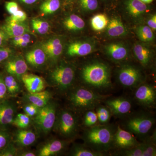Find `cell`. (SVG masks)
I'll return each instance as SVG.
<instances>
[{"label": "cell", "instance_id": "9a60e30c", "mask_svg": "<svg viewBox=\"0 0 156 156\" xmlns=\"http://www.w3.org/2000/svg\"><path fill=\"white\" fill-rule=\"evenodd\" d=\"M105 105L111 112L112 115L121 117L127 115L131 111L132 102L127 98H110L103 101Z\"/></svg>", "mask_w": 156, "mask_h": 156}, {"label": "cell", "instance_id": "7a4b0ae2", "mask_svg": "<svg viewBox=\"0 0 156 156\" xmlns=\"http://www.w3.org/2000/svg\"><path fill=\"white\" fill-rule=\"evenodd\" d=\"M116 127L108 124L96 125L86 128L83 135L85 145L93 150L106 153L112 149Z\"/></svg>", "mask_w": 156, "mask_h": 156}, {"label": "cell", "instance_id": "ee69618b", "mask_svg": "<svg viewBox=\"0 0 156 156\" xmlns=\"http://www.w3.org/2000/svg\"><path fill=\"white\" fill-rule=\"evenodd\" d=\"M16 155V150L13 147L4 148L0 152V156H13Z\"/></svg>", "mask_w": 156, "mask_h": 156}, {"label": "cell", "instance_id": "f907efd6", "mask_svg": "<svg viewBox=\"0 0 156 156\" xmlns=\"http://www.w3.org/2000/svg\"><path fill=\"white\" fill-rule=\"evenodd\" d=\"M140 1L142 2L145 3L146 4H149L152 2L154 0H140Z\"/></svg>", "mask_w": 156, "mask_h": 156}, {"label": "cell", "instance_id": "c3c4849f", "mask_svg": "<svg viewBox=\"0 0 156 156\" xmlns=\"http://www.w3.org/2000/svg\"><path fill=\"white\" fill-rule=\"evenodd\" d=\"M19 1L23 5H31L37 3L38 0H19Z\"/></svg>", "mask_w": 156, "mask_h": 156}, {"label": "cell", "instance_id": "60d3db41", "mask_svg": "<svg viewBox=\"0 0 156 156\" xmlns=\"http://www.w3.org/2000/svg\"><path fill=\"white\" fill-rule=\"evenodd\" d=\"M5 7L6 10L11 15L15 14L20 9L18 4L14 2H6L5 4Z\"/></svg>", "mask_w": 156, "mask_h": 156}, {"label": "cell", "instance_id": "7c38bea8", "mask_svg": "<svg viewBox=\"0 0 156 156\" xmlns=\"http://www.w3.org/2000/svg\"><path fill=\"white\" fill-rule=\"evenodd\" d=\"M140 143L133 134L119 126L114 135L112 149L119 151L128 149L139 145Z\"/></svg>", "mask_w": 156, "mask_h": 156}, {"label": "cell", "instance_id": "ac0fdd59", "mask_svg": "<svg viewBox=\"0 0 156 156\" xmlns=\"http://www.w3.org/2000/svg\"><path fill=\"white\" fill-rule=\"evenodd\" d=\"M1 28L8 37L11 38L20 36L25 34L30 33L28 26L24 22L14 21L9 17L6 20L5 22Z\"/></svg>", "mask_w": 156, "mask_h": 156}, {"label": "cell", "instance_id": "4fadbf2b", "mask_svg": "<svg viewBox=\"0 0 156 156\" xmlns=\"http://www.w3.org/2000/svg\"><path fill=\"white\" fill-rule=\"evenodd\" d=\"M97 44L92 39L75 41L68 46L66 54L70 57L84 56L91 54L96 49Z\"/></svg>", "mask_w": 156, "mask_h": 156}, {"label": "cell", "instance_id": "7402d4cb", "mask_svg": "<svg viewBox=\"0 0 156 156\" xmlns=\"http://www.w3.org/2000/svg\"><path fill=\"white\" fill-rule=\"evenodd\" d=\"M15 108L8 101L0 102V126L12 124L15 115Z\"/></svg>", "mask_w": 156, "mask_h": 156}, {"label": "cell", "instance_id": "d4e9b609", "mask_svg": "<svg viewBox=\"0 0 156 156\" xmlns=\"http://www.w3.org/2000/svg\"><path fill=\"white\" fill-rule=\"evenodd\" d=\"M51 98L50 92L47 91L30 93L27 95V99L30 103L39 108L45 106L49 103Z\"/></svg>", "mask_w": 156, "mask_h": 156}, {"label": "cell", "instance_id": "b9f144b4", "mask_svg": "<svg viewBox=\"0 0 156 156\" xmlns=\"http://www.w3.org/2000/svg\"><path fill=\"white\" fill-rule=\"evenodd\" d=\"M146 25L150 27L154 31L156 30V14L147 15L145 19Z\"/></svg>", "mask_w": 156, "mask_h": 156}, {"label": "cell", "instance_id": "1f68e13d", "mask_svg": "<svg viewBox=\"0 0 156 156\" xmlns=\"http://www.w3.org/2000/svg\"><path fill=\"white\" fill-rule=\"evenodd\" d=\"M31 23L34 30L40 34H45L50 30V24L46 20L34 18L32 20Z\"/></svg>", "mask_w": 156, "mask_h": 156}, {"label": "cell", "instance_id": "ffe728a7", "mask_svg": "<svg viewBox=\"0 0 156 156\" xmlns=\"http://www.w3.org/2000/svg\"><path fill=\"white\" fill-rule=\"evenodd\" d=\"M21 80L30 93L41 92L44 89V82L38 76L25 73L22 76Z\"/></svg>", "mask_w": 156, "mask_h": 156}, {"label": "cell", "instance_id": "3957f363", "mask_svg": "<svg viewBox=\"0 0 156 156\" xmlns=\"http://www.w3.org/2000/svg\"><path fill=\"white\" fill-rule=\"evenodd\" d=\"M155 122V119L152 115L140 112L130 115L122 123V128L144 141L147 139Z\"/></svg>", "mask_w": 156, "mask_h": 156}, {"label": "cell", "instance_id": "6da1fadb", "mask_svg": "<svg viewBox=\"0 0 156 156\" xmlns=\"http://www.w3.org/2000/svg\"><path fill=\"white\" fill-rule=\"evenodd\" d=\"M80 76L84 87L100 93L112 88L110 67L102 62H91L85 64L81 69Z\"/></svg>", "mask_w": 156, "mask_h": 156}, {"label": "cell", "instance_id": "d6a6232c", "mask_svg": "<svg viewBox=\"0 0 156 156\" xmlns=\"http://www.w3.org/2000/svg\"><path fill=\"white\" fill-rule=\"evenodd\" d=\"M144 142L143 141L136 146L128 149L119 151L117 155L124 156H144Z\"/></svg>", "mask_w": 156, "mask_h": 156}, {"label": "cell", "instance_id": "52a82bcc", "mask_svg": "<svg viewBox=\"0 0 156 156\" xmlns=\"http://www.w3.org/2000/svg\"><path fill=\"white\" fill-rule=\"evenodd\" d=\"M147 5L140 0H124L123 9L127 17L132 22L141 24L150 11Z\"/></svg>", "mask_w": 156, "mask_h": 156}, {"label": "cell", "instance_id": "e0dca14e", "mask_svg": "<svg viewBox=\"0 0 156 156\" xmlns=\"http://www.w3.org/2000/svg\"><path fill=\"white\" fill-rule=\"evenodd\" d=\"M5 67L10 75L18 79H21L28 69L26 62L21 56L10 57L6 62Z\"/></svg>", "mask_w": 156, "mask_h": 156}, {"label": "cell", "instance_id": "681fc988", "mask_svg": "<svg viewBox=\"0 0 156 156\" xmlns=\"http://www.w3.org/2000/svg\"><path fill=\"white\" fill-rule=\"evenodd\" d=\"M20 156H35V154L32 152H24L21 154Z\"/></svg>", "mask_w": 156, "mask_h": 156}, {"label": "cell", "instance_id": "8992f818", "mask_svg": "<svg viewBox=\"0 0 156 156\" xmlns=\"http://www.w3.org/2000/svg\"><path fill=\"white\" fill-rule=\"evenodd\" d=\"M75 70L72 66L62 62L56 66L50 73L51 82L61 91L69 89L74 80Z\"/></svg>", "mask_w": 156, "mask_h": 156}, {"label": "cell", "instance_id": "cb8c5ba5", "mask_svg": "<svg viewBox=\"0 0 156 156\" xmlns=\"http://www.w3.org/2000/svg\"><path fill=\"white\" fill-rule=\"evenodd\" d=\"M62 24L67 30L74 32L83 30L86 25L83 20L75 14H70L66 17Z\"/></svg>", "mask_w": 156, "mask_h": 156}, {"label": "cell", "instance_id": "83f0119b", "mask_svg": "<svg viewBox=\"0 0 156 156\" xmlns=\"http://www.w3.org/2000/svg\"><path fill=\"white\" fill-rule=\"evenodd\" d=\"M71 155L74 156H103L106 153L99 152L93 150L87 145L75 144L71 151Z\"/></svg>", "mask_w": 156, "mask_h": 156}, {"label": "cell", "instance_id": "9c48e42d", "mask_svg": "<svg viewBox=\"0 0 156 156\" xmlns=\"http://www.w3.org/2000/svg\"><path fill=\"white\" fill-rule=\"evenodd\" d=\"M56 124V131L63 137L69 138L75 135L78 123L71 112L62 111L58 115Z\"/></svg>", "mask_w": 156, "mask_h": 156}, {"label": "cell", "instance_id": "bcb514c9", "mask_svg": "<svg viewBox=\"0 0 156 156\" xmlns=\"http://www.w3.org/2000/svg\"><path fill=\"white\" fill-rule=\"evenodd\" d=\"M7 90L6 88L4 78L0 76V100L5 97L7 92Z\"/></svg>", "mask_w": 156, "mask_h": 156}, {"label": "cell", "instance_id": "7dc6e473", "mask_svg": "<svg viewBox=\"0 0 156 156\" xmlns=\"http://www.w3.org/2000/svg\"><path fill=\"white\" fill-rule=\"evenodd\" d=\"M9 38L0 27V47L5 46Z\"/></svg>", "mask_w": 156, "mask_h": 156}, {"label": "cell", "instance_id": "d6986e66", "mask_svg": "<svg viewBox=\"0 0 156 156\" xmlns=\"http://www.w3.org/2000/svg\"><path fill=\"white\" fill-rule=\"evenodd\" d=\"M106 29V35L109 37H121L128 33V29L119 16L117 15H113L109 20Z\"/></svg>", "mask_w": 156, "mask_h": 156}, {"label": "cell", "instance_id": "2e32d148", "mask_svg": "<svg viewBox=\"0 0 156 156\" xmlns=\"http://www.w3.org/2000/svg\"><path fill=\"white\" fill-rule=\"evenodd\" d=\"M40 47L44 50L48 58L56 61L62 54L63 43L61 38L53 37L42 42Z\"/></svg>", "mask_w": 156, "mask_h": 156}, {"label": "cell", "instance_id": "f6af8a7d", "mask_svg": "<svg viewBox=\"0 0 156 156\" xmlns=\"http://www.w3.org/2000/svg\"><path fill=\"white\" fill-rule=\"evenodd\" d=\"M8 136L5 133L0 131V151L2 150L7 145Z\"/></svg>", "mask_w": 156, "mask_h": 156}, {"label": "cell", "instance_id": "5bb4252c", "mask_svg": "<svg viewBox=\"0 0 156 156\" xmlns=\"http://www.w3.org/2000/svg\"><path fill=\"white\" fill-rule=\"evenodd\" d=\"M132 51L135 58L143 67L148 68L154 61V50L147 43L137 42L134 44Z\"/></svg>", "mask_w": 156, "mask_h": 156}, {"label": "cell", "instance_id": "e575fe53", "mask_svg": "<svg viewBox=\"0 0 156 156\" xmlns=\"http://www.w3.org/2000/svg\"><path fill=\"white\" fill-rule=\"evenodd\" d=\"M7 91L11 94L18 93L20 90L18 83L14 76L11 75L7 76L4 79Z\"/></svg>", "mask_w": 156, "mask_h": 156}, {"label": "cell", "instance_id": "836d02e7", "mask_svg": "<svg viewBox=\"0 0 156 156\" xmlns=\"http://www.w3.org/2000/svg\"><path fill=\"white\" fill-rule=\"evenodd\" d=\"M98 122L97 115L94 109L89 110L85 112L83 119V125L86 128L97 125Z\"/></svg>", "mask_w": 156, "mask_h": 156}, {"label": "cell", "instance_id": "8fae6325", "mask_svg": "<svg viewBox=\"0 0 156 156\" xmlns=\"http://www.w3.org/2000/svg\"><path fill=\"white\" fill-rule=\"evenodd\" d=\"M104 51L109 59L116 63L126 62L130 57L129 48L123 42H112L108 44L105 46Z\"/></svg>", "mask_w": 156, "mask_h": 156}, {"label": "cell", "instance_id": "4dcf8cb0", "mask_svg": "<svg viewBox=\"0 0 156 156\" xmlns=\"http://www.w3.org/2000/svg\"><path fill=\"white\" fill-rule=\"evenodd\" d=\"M108 19L105 14H98L91 18L90 23L93 30L101 31L106 28L108 23Z\"/></svg>", "mask_w": 156, "mask_h": 156}, {"label": "cell", "instance_id": "f546056e", "mask_svg": "<svg viewBox=\"0 0 156 156\" xmlns=\"http://www.w3.org/2000/svg\"><path fill=\"white\" fill-rule=\"evenodd\" d=\"M95 112L97 115L98 121L100 125L108 124L111 118L112 113L106 105L99 104L95 107Z\"/></svg>", "mask_w": 156, "mask_h": 156}, {"label": "cell", "instance_id": "f1b7e54d", "mask_svg": "<svg viewBox=\"0 0 156 156\" xmlns=\"http://www.w3.org/2000/svg\"><path fill=\"white\" fill-rule=\"evenodd\" d=\"M61 6L60 0H45L41 4L40 11L45 15L54 14Z\"/></svg>", "mask_w": 156, "mask_h": 156}, {"label": "cell", "instance_id": "74e56055", "mask_svg": "<svg viewBox=\"0 0 156 156\" xmlns=\"http://www.w3.org/2000/svg\"><path fill=\"white\" fill-rule=\"evenodd\" d=\"M13 53V50L11 48L5 46L0 47V63L9 59Z\"/></svg>", "mask_w": 156, "mask_h": 156}, {"label": "cell", "instance_id": "4316f807", "mask_svg": "<svg viewBox=\"0 0 156 156\" xmlns=\"http://www.w3.org/2000/svg\"><path fill=\"white\" fill-rule=\"evenodd\" d=\"M36 139L35 134L30 131L20 130L15 136V142L22 146H27L33 144Z\"/></svg>", "mask_w": 156, "mask_h": 156}, {"label": "cell", "instance_id": "30bf717a", "mask_svg": "<svg viewBox=\"0 0 156 156\" xmlns=\"http://www.w3.org/2000/svg\"><path fill=\"white\" fill-rule=\"evenodd\" d=\"M135 89L134 97L137 103L147 108L155 106L156 92L154 86L144 83Z\"/></svg>", "mask_w": 156, "mask_h": 156}, {"label": "cell", "instance_id": "277c9868", "mask_svg": "<svg viewBox=\"0 0 156 156\" xmlns=\"http://www.w3.org/2000/svg\"><path fill=\"white\" fill-rule=\"evenodd\" d=\"M107 98L106 95L84 86L73 91L70 94L69 100L73 107L86 112L95 109V107Z\"/></svg>", "mask_w": 156, "mask_h": 156}, {"label": "cell", "instance_id": "603a6c76", "mask_svg": "<svg viewBox=\"0 0 156 156\" xmlns=\"http://www.w3.org/2000/svg\"><path fill=\"white\" fill-rule=\"evenodd\" d=\"M66 143L62 140H55L46 144L40 149L38 155H54L61 152L65 147Z\"/></svg>", "mask_w": 156, "mask_h": 156}, {"label": "cell", "instance_id": "d590c367", "mask_svg": "<svg viewBox=\"0 0 156 156\" xmlns=\"http://www.w3.org/2000/svg\"><path fill=\"white\" fill-rule=\"evenodd\" d=\"M78 3L81 10L87 13L96 11L98 8V0H78Z\"/></svg>", "mask_w": 156, "mask_h": 156}, {"label": "cell", "instance_id": "44dd1931", "mask_svg": "<svg viewBox=\"0 0 156 156\" xmlns=\"http://www.w3.org/2000/svg\"><path fill=\"white\" fill-rule=\"evenodd\" d=\"M25 57L27 62L34 67H39L43 65L48 58L45 52L40 47L27 52Z\"/></svg>", "mask_w": 156, "mask_h": 156}, {"label": "cell", "instance_id": "f5cc1de1", "mask_svg": "<svg viewBox=\"0 0 156 156\" xmlns=\"http://www.w3.org/2000/svg\"><path fill=\"white\" fill-rule=\"evenodd\" d=\"M103 1H107V0H103Z\"/></svg>", "mask_w": 156, "mask_h": 156}, {"label": "cell", "instance_id": "5b68a950", "mask_svg": "<svg viewBox=\"0 0 156 156\" xmlns=\"http://www.w3.org/2000/svg\"><path fill=\"white\" fill-rule=\"evenodd\" d=\"M118 82L122 87L135 89L144 83L145 76L139 68L133 65L124 63L117 71Z\"/></svg>", "mask_w": 156, "mask_h": 156}, {"label": "cell", "instance_id": "8d00e7d4", "mask_svg": "<svg viewBox=\"0 0 156 156\" xmlns=\"http://www.w3.org/2000/svg\"><path fill=\"white\" fill-rule=\"evenodd\" d=\"M30 123V119L27 115L19 114L14 118L12 124L18 128H25L28 127Z\"/></svg>", "mask_w": 156, "mask_h": 156}, {"label": "cell", "instance_id": "ab89813d", "mask_svg": "<svg viewBox=\"0 0 156 156\" xmlns=\"http://www.w3.org/2000/svg\"><path fill=\"white\" fill-rule=\"evenodd\" d=\"M9 19L18 22H24L27 18V15L25 12L20 9L15 14L11 15Z\"/></svg>", "mask_w": 156, "mask_h": 156}, {"label": "cell", "instance_id": "7bdbcfd3", "mask_svg": "<svg viewBox=\"0 0 156 156\" xmlns=\"http://www.w3.org/2000/svg\"><path fill=\"white\" fill-rule=\"evenodd\" d=\"M12 39L11 44L13 45L19 42L24 41H31V37L29 33L25 34L20 36L15 37Z\"/></svg>", "mask_w": 156, "mask_h": 156}, {"label": "cell", "instance_id": "f35d334b", "mask_svg": "<svg viewBox=\"0 0 156 156\" xmlns=\"http://www.w3.org/2000/svg\"><path fill=\"white\" fill-rule=\"evenodd\" d=\"M40 108L38 107L33 104L26 105L23 108V111L25 114L29 117H33L36 115Z\"/></svg>", "mask_w": 156, "mask_h": 156}, {"label": "cell", "instance_id": "816d5d0a", "mask_svg": "<svg viewBox=\"0 0 156 156\" xmlns=\"http://www.w3.org/2000/svg\"><path fill=\"white\" fill-rule=\"evenodd\" d=\"M64 1L66 4L70 5V4H73V3L75 2L77 0H64Z\"/></svg>", "mask_w": 156, "mask_h": 156}, {"label": "cell", "instance_id": "ba28073f", "mask_svg": "<svg viewBox=\"0 0 156 156\" xmlns=\"http://www.w3.org/2000/svg\"><path fill=\"white\" fill-rule=\"evenodd\" d=\"M56 120V105L54 104L49 103L39 108L34 122L41 131L47 133L53 128Z\"/></svg>", "mask_w": 156, "mask_h": 156}, {"label": "cell", "instance_id": "484cf974", "mask_svg": "<svg viewBox=\"0 0 156 156\" xmlns=\"http://www.w3.org/2000/svg\"><path fill=\"white\" fill-rule=\"evenodd\" d=\"M135 32L140 41L148 43L153 41L155 39L154 31L147 25L140 24L136 27Z\"/></svg>", "mask_w": 156, "mask_h": 156}]
</instances>
